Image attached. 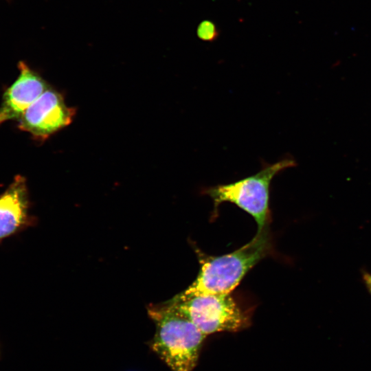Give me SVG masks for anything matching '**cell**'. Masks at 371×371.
Listing matches in <instances>:
<instances>
[{"label":"cell","mask_w":371,"mask_h":371,"mask_svg":"<svg viewBox=\"0 0 371 371\" xmlns=\"http://www.w3.org/2000/svg\"><path fill=\"white\" fill-rule=\"evenodd\" d=\"M295 165V161L290 158L273 164L264 163L254 175L232 183L205 188L202 192L212 199L215 211L222 203L229 202L250 214L257 223L258 233L268 225L270 186L273 179Z\"/></svg>","instance_id":"3957f363"},{"label":"cell","mask_w":371,"mask_h":371,"mask_svg":"<svg viewBox=\"0 0 371 371\" xmlns=\"http://www.w3.org/2000/svg\"><path fill=\"white\" fill-rule=\"evenodd\" d=\"M20 74L5 91L0 106V124L18 120L23 112L49 87L46 82L24 62H19Z\"/></svg>","instance_id":"8992f818"},{"label":"cell","mask_w":371,"mask_h":371,"mask_svg":"<svg viewBox=\"0 0 371 371\" xmlns=\"http://www.w3.org/2000/svg\"><path fill=\"white\" fill-rule=\"evenodd\" d=\"M363 281L371 295V274L367 271H363L362 273Z\"/></svg>","instance_id":"9c48e42d"},{"label":"cell","mask_w":371,"mask_h":371,"mask_svg":"<svg viewBox=\"0 0 371 371\" xmlns=\"http://www.w3.org/2000/svg\"><path fill=\"white\" fill-rule=\"evenodd\" d=\"M171 300L205 335L236 332L249 324L247 313L230 294H199Z\"/></svg>","instance_id":"277c9868"},{"label":"cell","mask_w":371,"mask_h":371,"mask_svg":"<svg viewBox=\"0 0 371 371\" xmlns=\"http://www.w3.org/2000/svg\"><path fill=\"white\" fill-rule=\"evenodd\" d=\"M267 227L237 250L218 256H201V268L194 281L177 295L230 294L245 276L271 249Z\"/></svg>","instance_id":"7a4b0ae2"},{"label":"cell","mask_w":371,"mask_h":371,"mask_svg":"<svg viewBox=\"0 0 371 371\" xmlns=\"http://www.w3.org/2000/svg\"><path fill=\"white\" fill-rule=\"evenodd\" d=\"M74 109L66 105L62 95L48 87L17 120L19 128L43 139L69 125Z\"/></svg>","instance_id":"5b68a950"},{"label":"cell","mask_w":371,"mask_h":371,"mask_svg":"<svg viewBox=\"0 0 371 371\" xmlns=\"http://www.w3.org/2000/svg\"><path fill=\"white\" fill-rule=\"evenodd\" d=\"M148 314L156 327L151 349L170 371H192L206 335L171 300L152 306Z\"/></svg>","instance_id":"6da1fadb"},{"label":"cell","mask_w":371,"mask_h":371,"mask_svg":"<svg viewBox=\"0 0 371 371\" xmlns=\"http://www.w3.org/2000/svg\"><path fill=\"white\" fill-rule=\"evenodd\" d=\"M29 207L25 179L17 175L0 196V241L30 225Z\"/></svg>","instance_id":"52a82bcc"},{"label":"cell","mask_w":371,"mask_h":371,"mask_svg":"<svg viewBox=\"0 0 371 371\" xmlns=\"http://www.w3.org/2000/svg\"><path fill=\"white\" fill-rule=\"evenodd\" d=\"M217 30L215 25L209 21L201 22L197 28V35L204 41H210L217 36Z\"/></svg>","instance_id":"ba28073f"},{"label":"cell","mask_w":371,"mask_h":371,"mask_svg":"<svg viewBox=\"0 0 371 371\" xmlns=\"http://www.w3.org/2000/svg\"><path fill=\"white\" fill-rule=\"evenodd\" d=\"M0 353H1V350H0Z\"/></svg>","instance_id":"30bf717a"}]
</instances>
